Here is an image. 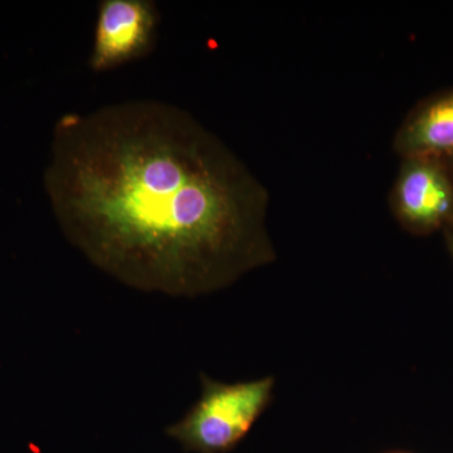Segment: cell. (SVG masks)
<instances>
[{
  "mask_svg": "<svg viewBox=\"0 0 453 453\" xmlns=\"http://www.w3.org/2000/svg\"><path fill=\"white\" fill-rule=\"evenodd\" d=\"M199 378L201 396L183 418L165 428L166 436L188 452L232 451L273 403L275 377L237 383H223L204 372Z\"/></svg>",
  "mask_w": 453,
  "mask_h": 453,
  "instance_id": "cell-2",
  "label": "cell"
},
{
  "mask_svg": "<svg viewBox=\"0 0 453 453\" xmlns=\"http://www.w3.org/2000/svg\"><path fill=\"white\" fill-rule=\"evenodd\" d=\"M395 150L407 157H443L453 153V88L417 105L395 134Z\"/></svg>",
  "mask_w": 453,
  "mask_h": 453,
  "instance_id": "cell-5",
  "label": "cell"
},
{
  "mask_svg": "<svg viewBox=\"0 0 453 453\" xmlns=\"http://www.w3.org/2000/svg\"><path fill=\"white\" fill-rule=\"evenodd\" d=\"M443 162H445L453 180V153L449 154V157H443Z\"/></svg>",
  "mask_w": 453,
  "mask_h": 453,
  "instance_id": "cell-7",
  "label": "cell"
},
{
  "mask_svg": "<svg viewBox=\"0 0 453 453\" xmlns=\"http://www.w3.org/2000/svg\"><path fill=\"white\" fill-rule=\"evenodd\" d=\"M443 232H445L447 247H449V251L451 252L453 257V231L452 229L445 228Z\"/></svg>",
  "mask_w": 453,
  "mask_h": 453,
  "instance_id": "cell-6",
  "label": "cell"
},
{
  "mask_svg": "<svg viewBox=\"0 0 453 453\" xmlns=\"http://www.w3.org/2000/svg\"><path fill=\"white\" fill-rule=\"evenodd\" d=\"M159 22L153 0H101L89 68L106 73L148 56L157 44Z\"/></svg>",
  "mask_w": 453,
  "mask_h": 453,
  "instance_id": "cell-4",
  "label": "cell"
},
{
  "mask_svg": "<svg viewBox=\"0 0 453 453\" xmlns=\"http://www.w3.org/2000/svg\"><path fill=\"white\" fill-rule=\"evenodd\" d=\"M446 228L452 229V231H453V219H452L451 222H449V225L446 226Z\"/></svg>",
  "mask_w": 453,
  "mask_h": 453,
  "instance_id": "cell-8",
  "label": "cell"
},
{
  "mask_svg": "<svg viewBox=\"0 0 453 453\" xmlns=\"http://www.w3.org/2000/svg\"><path fill=\"white\" fill-rule=\"evenodd\" d=\"M390 208L405 231L427 235L453 219V180L440 157L403 159L390 196Z\"/></svg>",
  "mask_w": 453,
  "mask_h": 453,
  "instance_id": "cell-3",
  "label": "cell"
},
{
  "mask_svg": "<svg viewBox=\"0 0 453 453\" xmlns=\"http://www.w3.org/2000/svg\"><path fill=\"white\" fill-rule=\"evenodd\" d=\"M44 186L68 242L140 291L201 296L276 259L266 188L172 104L65 113L53 129Z\"/></svg>",
  "mask_w": 453,
  "mask_h": 453,
  "instance_id": "cell-1",
  "label": "cell"
}]
</instances>
